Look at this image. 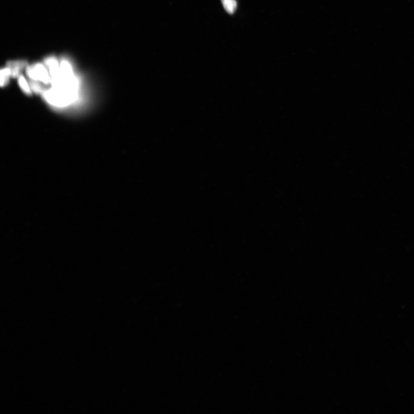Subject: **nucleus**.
Listing matches in <instances>:
<instances>
[{
  "mask_svg": "<svg viewBox=\"0 0 414 414\" xmlns=\"http://www.w3.org/2000/svg\"><path fill=\"white\" fill-rule=\"evenodd\" d=\"M60 71V76L52 80L53 87L45 91L44 97L53 106L65 107L76 100L78 92L79 81L67 61L61 62Z\"/></svg>",
  "mask_w": 414,
  "mask_h": 414,
  "instance_id": "1",
  "label": "nucleus"
},
{
  "mask_svg": "<svg viewBox=\"0 0 414 414\" xmlns=\"http://www.w3.org/2000/svg\"><path fill=\"white\" fill-rule=\"evenodd\" d=\"M27 74L34 81L42 82L45 84L51 83V76L45 67L40 63L27 68Z\"/></svg>",
  "mask_w": 414,
  "mask_h": 414,
  "instance_id": "2",
  "label": "nucleus"
},
{
  "mask_svg": "<svg viewBox=\"0 0 414 414\" xmlns=\"http://www.w3.org/2000/svg\"><path fill=\"white\" fill-rule=\"evenodd\" d=\"M225 10L229 14H233L237 8V3L236 0H221Z\"/></svg>",
  "mask_w": 414,
  "mask_h": 414,
  "instance_id": "3",
  "label": "nucleus"
},
{
  "mask_svg": "<svg viewBox=\"0 0 414 414\" xmlns=\"http://www.w3.org/2000/svg\"><path fill=\"white\" fill-rule=\"evenodd\" d=\"M24 66L25 63L23 62H17L11 63L10 66L8 67L10 68L11 70V76L14 77L19 76L20 71Z\"/></svg>",
  "mask_w": 414,
  "mask_h": 414,
  "instance_id": "4",
  "label": "nucleus"
},
{
  "mask_svg": "<svg viewBox=\"0 0 414 414\" xmlns=\"http://www.w3.org/2000/svg\"><path fill=\"white\" fill-rule=\"evenodd\" d=\"M11 75V70L10 68L7 67L6 69H3L1 71V85L4 86L6 85L8 83L9 79Z\"/></svg>",
  "mask_w": 414,
  "mask_h": 414,
  "instance_id": "5",
  "label": "nucleus"
},
{
  "mask_svg": "<svg viewBox=\"0 0 414 414\" xmlns=\"http://www.w3.org/2000/svg\"><path fill=\"white\" fill-rule=\"evenodd\" d=\"M19 84L21 89L23 90L26 93L28 94H31L30 86L27 83L23 76H21L19 77Z\"/></svg>",
  "mask_w": 414,
  "mask_h": 414,
  "instance_id": "6",
  "label": "nucleus"
},
{
  "mask_svg": "<svg viewBox=\"0 0 414 414\" xmlns=\"http://www.w3.org/2000/svg\"><path fill=\"white\" fill-rule=\"evenodd\" d=\"M30 86L32 90H33L35 93H42L43 89L42 87H41V86L38 83H36V81H35V82H31Z\"/></svg>",
  "mask_w": 414,
  "mask_h": 414,
  "instance_id": "7",
  "label": "nucleus"
}]
</instances>
